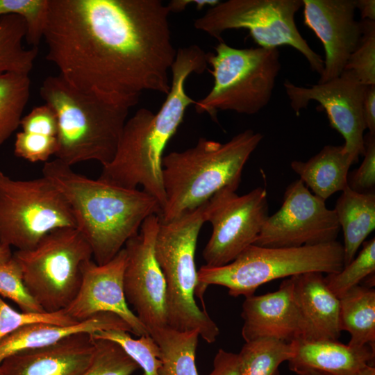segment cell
Listing matches in <instances>:
<instances>
[{"label": "cell", "mask_w": 375, "mask_h": 375, "mask_svg": "<svg viewBox=\"0 0 375 375\" xmlns=\"http://www.w3.org/2000/svg\"><path fill=\"white\" fill-rule=\"evenodd\" d=\"M169 13L161 0H49L46 58L76 89L131 108L169 91Z\"/></svg>", "instance_id": "1"}, {"label": "cell", "mask_w": 375, "mask_h": 375, "mask_svg": "<svg viewBox=\"0 0 375 375\" xmlns=\"http://www.w3.org/2000/svg\"><path fill=\"white\" fill-rule=\"evenodd\" d=\"M207 53L192 44L177 49L171 67L170 89L156 113L140 108L127 119L112 161L103 166L99 180L127 189L142 185L155 197L161 212L166 199L162 181L164 150L182 123L188 107L195 101L185 85L192 74L208 68Z\"/></svg>", "instance_id": "2"}, {"label": "cell", "mask_w": 375, "mask_h": 375, "mask_svg": "<svg viewBox=\"0 0 375 375\" xmlns=\"http://www.w3.org/2000/svg\"><path fill=\"white\" fill-rule=\"evenodd\" d=\"M42 173L67 201L97 265L111 260L145 219L161 213L158 200L145 191L91 179L57 158L44 162Z\"/></svg>", "instance_id": "3"}, {"label": "cell", "mask_w": 375, "mask_h": 375, "mask_svg": "<svg viewBox=\"0 0 375 375\" xmlns=\"http://www.w3.org/2000/svg\"><path fill=\"white\" fill-rule=\"evenodd\" d=\"M262 138L251 129L224 143L200 138L194 147L163 156L166 201L160 220H174L225 188L237 190L243 168Z\"/></svg>", "instance_id": "4"}, {"label": "cell", "mask_w": 375, "mask_h": 375, "mask_svg": "<svg viewBox=\"0 0 375 375\" xmlns=\"http://www.w3.org/2000/svg\"><path fill=\"white\" fill-rule=\"evenodd\" d=\"M40 94L57 117V159L71 167L112 161L131 108L83 92L59 74L43 81Z\"/></svg>", "instance_id": "5"}, {"label": "cell", "mask_w": 375, "mask_h": 375, "mask_svg": "<svg viewBox=\"0 0 375 375\" xmlns=\"http://www.w3.org/2000/svg\"><path fill=\"white\" fill-rule=\"evenodd\" d=\"M204 203L169 222L160 220L154 250L166 283L167 326L180 331H197L206 342H215L219 329L197 304L198 286L195 251L206 222Z\"/></svg>", "instance_id": "6"}, {"label": "cell", "mask_w": 375, "mask_h": 375, "mask_svg": "<svg viewBox=\"0 0 375 375\" xmlns=\"http://www.w3.org/2000/svg\"><path fill=\"white\" fill-rule=\"evenodd\" d=\"M344 267L342 244L338 241L299 247L269 248L251 244L233 261L221 267L203 265L197 271L195 294L203 300L210 285L226 287L232 297L254 294L273 280L310 272L327 274Z\"/></svg>", "instance_id": "7"}, {"label": "cell", "mask_w": 375, "mask_h": 375, "mask_svg": "<svg viewBox=\"0 0 375 375\" xmlns=\"http://www.w3.org/2000/svg\"><path fill=\"white\" fill-rule=\"evenodd\" d=\"M207 53L214 82L210 92L195 101L197 113L217 122L219 110L254 115L269 102L281 69L278 48L238 49L219 41Z\"/></svg>", "instance_id": "8"}, {"label": "cell", "mask_w": 375, "mask_h": 375, "mask_svg": "<svg viewBox=\"0 0 375 375\" xmlns=\"http://www.w3.org/2000/svg\"><path fill=\"white\" fill-rule=\"evenodd\" d=\"M28 292L44 312L65 309L75 298L82 281V266L93 257L88 242L76 228H58L32 249L17 250Z\"/></svg>", "instance_id": "9"}, {"label": "cell", "mask_w": 375, "mask_h": 375, "mask_svg": "<svg viewBox=\"0 0 375 375\" xmlns=\"http://www.w3.org/2000/svg\"><path fill=\"white\" fill-rule=\"evenodd\" d=\"M302 0H228L208 8L194 26L212 38L223 40L226 31L244 28L259 47L290 46L308 60L312 71L319 75L324 60L314 51L299 33L295 15Z\"/></svg>", "instance_id": "10"}, {"label": "cell", "mask_w": 375, "mask_h": 375, "mask_svg": "<svg viewBox=\"0 0 375 375\" xmlns=\"http://www.w3.org/2000/svg\"><path fill=\"white\" fill-rule=\"evenodd\" d=\"M76 228L72 209L43 176L15 180L0 170V243L17 250L34 248L49 233Z\"/></svg>", "instance_id": "11"}, {"label": "cell", "mask_w": 375, "mask_h": 375, "mask_svg": "<svg viewBox=\"0 0 375 375\" xmlns=\"http://www.w3.org/2000/svg\"><path fill=\"white\" fill-rule=\"evenodd\" d=\"M225 188L204 203L203 217L212 224V235L202 256L208 267L233 261L256 242L268 215L267 192L258 187L239 196Z\"/></svg>", "instance_id": "12"}, {"label": "cell", "mask_w": 375, "mask_h": 375, "mask_svg": "<svg viewBox=\"0 0 375 375\" xmlns=\"http://www.w3.org/2000/svg\"><path fill=\"white\" fill-rule=\"evenodd\" d=\"M340 230L335 212L311 193L300 179L286 188L280 209L268 216L255 245L299 247L336 240Z\"/></svg>", "instance_id": "13"}, {"label": "cell", "mask_w": 375, "mask_h": 375, "mask_svg": "<svg viewBox=\"0 0 375 375\" xmlns=\"http://www.w3.org/2000/svg\"><path fill=\"white\" fill-rule=\"evenodd\" d=\"M292 110L298 115L310 101L325 110L330 124L344 140L346 151L352 162L365 153L366 128L362 102L366 87L351 70H344L338 77L310 87L297 86L288 80L283 83Z\"/></svg>", "instance_id": "14"}, {"label": "cell", "mask_w": 375, "mask_h": 375, "mask_svg": "<svg viewBox=\"0 0 375 375\" xmlns=\"http://www.w3.org/2000/svg\"><path fill=\"white\" fill-rule=\"evenodd\" d=\"M159 222L158 215L148 217L124 247L126 253L124 295L149 333L153 328L168 326L166 283L154 250Z\"/></svg>", "instance_id": "15"}, {"label": "cell", "mask_w": 375, "mask_h": 375, "mask_svg": "<svg viewBox=\"0 0 375 375\" xmlns=\"http://www.w3.org/2000/svg\"><path fill=\"white\" fill-rule=\"evenodd\" d=\"M126 262L124 248L108 262L99 265L92 259L82 266V281L73 301L63 312L79 322L94 315L110 312L121 317L140 337L149 335L146 326L128 306L124 291V273Z\"/></svg>", "instance_id": "16"}, {"label": "cell", "mask_w": 375, "mask_h": 375, "mask_svg": "<svg viewBox=\"0 0 375 375\" xmlns=\"http://www.w3.org/2000/svg\"><path fill=\"white\" fill-rule=\"evenodd\" d=\"M303 22L321 40L325 51L318 83L339 76L362 36L355 19L356 0H302Z\"/></svg>", "instance_id": "17"}, {"label": "cell", "mask_w": 375, "mask_h": 375, "mask_svg": "<svg viewBox=\"0 0 375 375\" xmlns=\"http://www.w3.org/2000/svg\"><path fill=\"white\" fill-rule=\"evenodd\" d=\"M95 349L91 333L67 336L49 346L24 350L6 358L0 375H80Z\"/></svg>", "instance_id": "18"}, {"label": "cell", "mask_w": 375, "mask_h": 375, "mask_svg": "<svg viewBox=\"0 0 375 375\" xmlns=\"http://www.w3.org/2000/svg\"><path fill=\"white\" fill-rule=\"evenodd\" d=\"M241 317L245 342L274 338L291 342L299 339V316L292 278L284 280L275 292L246 297Z\"/></svg>", "instance_id": "19"}, {"label": "cell", "mask_w": 375, "mask_h": 375, "mask_svg": "<svg viewBox=\"0 0 375 375\" xmlns=\"http://www.w3.org/2000/svg\"><path fill=\"white\" fill-rule=\"evenodd\" d=\"M290 278L299 316V339L338 340L342 331L340 299L328 288L322 273L310 272Z\"/></svg>", "instance_id": "20"}, {"label": "cell", "mask_w": 375, "mask_h": 375, "mask_svg": "<svg viewBox=\"0 0 375 375\" xmlns=\"http://www.w3.org/2000/svg\"><path fill=\"white\" fill-rule=\"evenodd\" d=\"M294 353L289 360L291 371L308 369L327 375H354L374 360L375 349L369 345L353 347L338 340L294 341Z\"/></svg>", "instance_id": "21"}, {"label": "cell", "mask_w": 375, "mask_h": 375, "mask_svg": "<svg viewBox=\"0 0 375 375\" xmlns=\"http://www.w3.org/2000/svg\"><path fill=\"white\" fill-rule=\"evenodd\" d=\"M108 330H122L132 333L130 326L121 317L110 312H99L69 326L43 322L29 324L0 342V365L6 358L17 352L49 346L73 334H93Z\"/></svg>", "instance_id": "22"}, {"label": "cell", "mask_w": 375, "mask_h": 375, "mask_svg": "<svg viewBox=\"0 0 375 375\" xmlns=\"http://www.w3.org/2000/svg\"><path fill=\"white\" fill-rule=\"evenodd\" d=\"M352 160L343 145H326L306 162L293 160L290 165L313 194L326 201L348 187Z\"/></svg>", "instance_id": "23"}, {"label": "cell", "mask_w": 375, "mask_h": 375, "mask_svg": "<svg viewBox=\"0 0 375 375\" xmlns=\"http://www.w3.org/2000/svg\"><path fill=\"white\" fill-rule=\"evenodd\" d=\"M334 210L343 231L344 267L375 228V193L357 192L348 186L338 199Z\"/></svg>", "instance_id": "24"}, {"label": "cell", "mask_w": 375, "mask_h": 375, "mask_svg": "<svg viewBox=\"0 0 375 375\" xmlns=\"http://www.w3.org/2000/svg\"><path fill=\"white\" fill-rule=\"evenodd\" d=\"M342 331L349 332L348 344L369 345L375 349V290L357 285L340 298Z\"/></svg>", "instance_id": "25"}, {"label": "cell", "mask_w": 375, "mask_h": 375, "mask_svg": "<svg viewBox=\"0 0 375 375\" xmlns=\"http://www.w3.org/2000/svg\"><path fill=\"white\" fill-rule=\"evenodd\" d=\"M160 349L159 375H199L195 363L199 334L169 326L149 331Z\"/></svg>", "instance_id": "26"}, {"label": "cell", "mask_w": 375, "mask_h": 375, "mask_svg": "<svg viewBox=\"0 0 375 375\" xmlns=\"http://www.w3.org/2000/svg\"><path fill=\"white\" fill-rule=\"evenodd\" d=\"M26 24L19 15L0 17V74L19 72L29 74L38 55V48L26 49L23 40Z\"/></svg>", "instance_id": "27"}, {"label": "cell", "mask_w": 375, "mask_h": 375, "mask_svg": "<svg viewBox=\"0 0 375 375\" xmlns=\"http://www.w3.org/2000/svg\"><path fill=\"white\" fill-rule=\"evenodd\" d=\"M294 342L274 338L245 342L238 353L241 375H280V365L294 356Z\"/></svg>", "instance_id": "28"}, {"label": "cell", "mask_w": 375, "mask_h": 375, "mask_svg": "<svg viewBox=\"0 0 375 375\" xmlns=\"http://www.w3.org/2000/svg\"><path fill=\"white\" fill-rule=\"evenodd\" d=\"M31 84L27 74L7 72L0 74V145L20 125L29 99Z\"/></svg>", "instance_id": "29"}, {"label": "cell", "mask_w": 375, "mask_h": 375, "mask_svg": "<svg viewBox=\"0 0 375 375\" xmlns=\"http://www.w3.org/2000/svg\"><path fill=\"white\" fill-rule=\"evenodd\" d=\"M92 335L94 339L108 340L120 345L142 369V375H159L160 349L150 334L138 339L122 330L101 331Z\"/></svg>", "instance_id": "30"}, {"label": "cell", "mask_w": 375, "mask_h": 375, "mask_svg": "<svg viewBox=\"0 0 375 375\" xmlns=\"http://www.w3.org/2000/svg\"><path fill=\"white\" fill-rule=\"evenodd\" d=\"M375 271V238L364 242L359 254L342 269L324 276L331 292L339 299Z\"/></svg>", "instance_id": "31"}, {"label": "cell", "mask_w": 375, "mask_h": 375, "mask_svg": "<svg viewBox=\"0 0 375 375\" xmlns=\"http://www.w3.org/2000/svg\"><path fill=\"white\" fill-rule=\"evenodd\" d=\"M94 340L92 360L80 375H132L140 368L117 343L104 339Z\"/></svg>", "instance_id": "32"}, {"label": "cell", "mask_w": 375, "mask_h": 375, "mask_svg": "<svg viewBox=\"0 0 375 375\" xmlns=\"http://www.w3.org/2000/svg\"><path fill=\"white\" fill-rule=\"evenodd\" d=\"M49 10V0H0V17L9 14L21 16L26 24V40L38 48L43 38Z\"/></svg>", "instance_id": "33"}, {"label": "cell", "mask_w": 375, "mask_h": 375, "mask_svg": "<svg viewBox=\"0 0 375 375\" xmlns=\"http://www.w3.org/2000/svg\"><path fill=\"white\" fill-rule=\"evenodd\" d=\"M362 36L344 70H351L365 85H375V21H360Z\"/></svg>", "instance_id": "34"}, {"label": "cell", "mask_w": 375, "mask_h": 375, "mask_svg": "<svg viewBox=\"0 0 375 375\" xmlns=\"http://www.w3.org/2000/svg\"><path fill=\"white\" fill-rule=\"evenodd\" d=\"M0 296L14 301L22 312H44L25 287L22 268L13 256L0 262Z\"/></svg>", "instance_id": "35"}, {"label": "cell", "mask_w": 375, "mask_h": 375, "mask_svg": "<svg viewBox=\"0 0 375 375\" xmlns=\"http://www.w3.org/2000/svg\"><path fill=\"white\" fill-rule=\"evenodd\" d=\"M69 326L78 323L63 310L55 312H24L11 308L0 296V342L20 327L33 323Z\"/></svg>", "instance_id": "36"}, {"label": "cell", "mask_w": 375, "mask_h": 375, "mask_svg": "<svg viewBox=\"0 0 375 375\" xmlns=\"http://www.w3.org/2000/svg\"><path fill=\"white\" fill-rule=\"evenodd\" d=\"M58 148L57 137L21 131L16 134L14 154L31 162H46Z\"/></svg>", "instance_id": "37"}, {"label": "cell", "mask_w": 375, "mask_h": 375, "mask_svg": "<svg viewBox=\"0 0 375 375\" xmlns=\"http://www.w3.org/2000/svg\"><path fill=\"white\" fill-rule=\"evenodd\" d=\"M364 159L360 167L348 174V186L360 193L374 192L375 188V135L365 137Z\"/></svg>", "instance_id": "38"}, {"label": "cell", "mask_w": 375, "mask_h": 375, "mask_svg": "<svg viewBox=\"0 0 375 375\" xmlns=\"http://www.w3.org/2000/svg\"><path fill=\"white\" fill-rule=\"evenodd\" d=\"M22 131L57 137L58 120L55 112L47 104L34 107L26 115L22 117Z\"/></svg>", "instance_id": "39"}, {"label": "cell", "mask_w": 375, "mask_h": 375, "mask_svg": "<svg viewBox=\"0 0 375 375\" xmlns=\"http://www.w3.org/2000/svg\"><path fill=\"white\" fill-rule=\"evenodd\" d=\"M208 375H241L238 353L219 349L213 360V369Z\"/></svg>", "instance_id": "40"}, {"label": "cell", "mask_w": 375, "mask_h": 375, "mask_svg": "<svg viewBox=\"0 0 375 375\" xmlns=\"http://www.w3.org/2000/svg\"><path fill=\"white\" fill-rule=\"evenodd\" d=\"M362 115L369 133L375 135V85L366 87L362 102Z\"/></svg>", "instance_id": "41"}, {"label": "cell", "mask_w": 375, "mask_h": 375, "mask_svg": "<svg viewBox=\"0 0 375 375\" xmlns=\"http://www.w3.org/2000/svg\"><path fill=\"white\" fill-rule=\"evenodd\" d=\"M356 7L360 11L361 20L369 19L375 21L374 0H356Z\"/></svg>", "instance_id": "42"}, {"label": "cell", "mask_w": 375, "mask_h": 375, "mask_svg": "<svg viewBox=\"0 0 375 375\" xmlns=\"http://www.w3.org/2000/svg\"><path fill=\"white\" fill-rule=\"evenodd\" d=\"M12 257L11 247L0 243V262H6Z\"/></svg>", "instance_id": "43"}, {"label": "cell", "mask_w": 375, "mask_h": 375, "mask_svg": "<svg viewBox=\"0 0 375 375\" xmlns=\"http://www.w3.org/2000/svg\"><path fill=\"white\" fill-rule=\"evenodd\" d=\"M354 375H375V367L372 365H367L356 372Z\"/></svg>", "instance_id": "44"}, {"label": "cell", "mask_w": 375, "mask_h": 375, "mask_svg": "<svg viewBox=\"0 0 375 375\" xmlns=\"http://www.w3.org/2000/svg\"><path fill=\"white\" fill-rule=\"evenodd\" d=\"M298 375H327L313 369H302L294 371Z\"/></svg>", "instance_id": "45"}]
</instances>
